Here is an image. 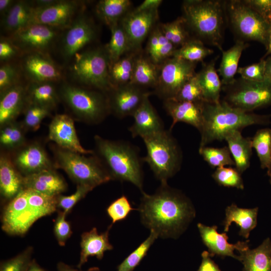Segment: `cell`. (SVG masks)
<instances>
[{
	"mask_svg": "<svg viewBox=\"0 0 271 271\" xmlns=\"http://www.w3.org/2000/svg\"><path fill=\"white\" fill-rule=\"evenodd\" d=\"M24 177L13 164L10 154L0 156V191L2 196L11 200L24 189Z\"/></svg>",
	"mask_w": 271,
	"mask_h": 271,
	"instance_id": "obj_27",
	"label": "cell"
},
{
	"mask_svg": "<svg viewBox=\"0 0 271 271\" xmlns=\"http://www.w3.org/2000/svg\"><path fill=\"white\" fill-rule=\"evenodd\" d=\"M62 32L47 25L32 24L6 36L22 54L36 52L50 55L56 47Z\"/></svg>",
	"mask_w": 271,
	"mask_h": 271,
	"instance_id": "obj_12",
	"label": "cell"
},
{
	"mask_svg": "<svg viewBox=\"0 0 271 271\" xmlns=\"http://www.w3.org/2000/svg\"><path fill=\"white\" fill-rule=\"evenodd\" d=\"M10 157L16 168L24 177L55 168L45 150L37 142L26 143L13 151Z\"/></svg>",
	"mask_w": 271,
	"mask_h": 271,
	"instance_id": "obj_18",
	"label": "cell"
},
{
	"mask_svg": "<svg viewBox=\"0 0 271 271\" xmlns=\"http://www.w3.org/2000/svg\"><path fill=\"white\" fill-rule=\"evenodd\" d=\"M17 61L27 83H60L65 80L63 68L52 59L50 55L36 52L24 53Z\"/></svg>",
	"mask_w": 271,
	"mask_h": 271,
	"instance_id": "obj_14",
	"label": "cell"
},
{
	"mask_svg": "<svg viewBox=\"0 0 271 271\" xmlns=\"http://www.w3.org/2000/svg\"><path fill=\"white\" fill-rule=\"evenodd\" d=\"M266 50V53H265L263 57L262 58L263 59H265V58L266 56H268L271 55V28H270L269 36H268L267 47Z\"/></svg>",
	"mask_w": 271,
	"mask_h": 271,
	"instance_id": "obj_63",
	"label": "cell"
},
{
	"mask_svg": "<svg viewBox=\"0 0 271 271\" xmlns=\"http://www.w3.org/2000/svg\"><path fill=\"white\" fill-rule=\"evenodd\" d=\"M48 139L63 149L82 154H94L84 149L76 133L73 118L67 114H56L49 125Z\"/></svg>",
	"mask_w": 271,
	"mask_h": 271,
	"instance_id": "obj_20",
	"label": "cell"
},
{
	"mask_svg": "<svg viewBox=\"0 0 271 271\" xmlns=\"http://www.w3.org/2000/svg\"><path fill=\"white\" fill-rule=\"evenodd\" d=\"M162 2L163 1L162 0H145L138 7L136 8L133 11L141 12L158 10L159 7Z\"/></svg>",
	"mask_w": 271,
	"mask_h": 271,
	"instance_id": "obj_57",
	"label": "cell"
},
{
	"mask_svg": "<svg viewBox=\"0 0 271 271\" xmlns=\"http://www.w3.org/2000/svg\"><path fill=\"white\" fill-rule=\"evenodd\" d=\"M95 151L112 180L129 182L143 192V173L137 151L130 144L94 137Z\"/></svg>",
	"mask_w": 271,
	"mask_h": 271,
	"instance_id": "obj_4",
	"label": "cell"
},
{
	"mask_svg": "<svg viewBox=\"0 0 271 271\" xmlns=\"http://www.w3.org/2000/svg\"><path fill=\"white\" fill-rule=\"evenodd\" d=\"M199 153L203 159L212 168L222 167L225 166H234L235 163L231 157V153L227 147L220 148L204 147L199 148Z\"/></svg>",
	"mask_w": 271,
	"mask_h": 271,
	"instance_id": "obj_44",
	"label": "cell"
},
{
	"mask_svg": "<svg viewBox=\"0 0 271 271\" xmlns=\"http://www.w3.org/2000/svg\"><path fill=\"white\" fill-rule=\"evenodd\" d=\"M22 53L7 36H1L0 39L1 64L16 61Z\"/></svg>",
	"mask_w": 271,
	"mask_h": 271,
	"instance_id": "obj_54",
	"label": "cell"
},
{
	"mask_svg": "<svg viewBox=\"0 0 271 271\" xmlns=\"http://www.w3.org/2000/svg\"><path fill=\"white\" fill-rule=\"evenodd\" d=\"M17 61L1 65L0 93L25 82Z\"/></svg>",
	"mask_w": 271,
	"mask_h": 271,
	"instance_id": "obj_45",
	"label": "cell"
},
{
	"mask_svg": "<svg viewBox=\"0 0 271 271\" xmlns=\"http://www.w3.org/2000/svg\"><path fill=\"white\" fill-rule=\"evenodd\" d=\"M68 65L72 83L106 94L113 87L109 77L110 62L104 46L82 50Z\"/></svg>",
	"mask_w": 271,
	"mask_h": 271,
	"instance_id": "obj_6",
	"label": "cell"
},
{
	"mask_svg": "<svg viewBox=\"0 0 271 271\" xmlns=\"http://www.w3.org/2000/svg\"><path fill=\"white\" fill-rule=\"evenodd\" d=\"M225 1L187 0L182 5V17L193 37L221 52L227 25Z\"/></svg>",
	"mask_w": 271,
	"mask_h": 271,
	"instance_id": "obj_3",
	"label": "cell"
},
{
	"mask_svg": "<svg viewBox=\"0 0 271 271\" xmlns=\"http://www.w3.org/2000/svg\"><path fill=\"white\" fill-rule=\"evenodd\" d=\"M164 36L177 48L181 47L193 36L182 17L173 21L159 25Z\"/></svg>",
	"mask_w": 271,
	"mask_h": 271,
	"instance_id": "obj_42",
	"label": "cell"
},
{
	"mask_svg": "<svg viewBox=\"0 0 271 271\" xmlns=\"http://www.w3.org/2000/svg\"><path fill=\"white\" fill-rule=\"evenodd\" d=\"M26 82L0 93V125L16 120L26 106Z\"/></svg>",
	"mask_w": 271,
	"mask_h": 271,
	"instance_id": "obj_25",
	"label": "cell"
},
{
	"mask_svg": "<svg viewBox=\"0 0 271 271\" xmlns=\"http://www.w3.org/2000/svg\"><path fill=\"white\" fill-rule=\"evenodd\" d=\"M16 2V1L14 0H0V14L1 18H3L8 13Z\"/></svg>",
	"mask_w": 271,
	"mask_h": 271,
	"instance_id": "obj_58",
	"label": "cell"
},
{
	"mask_svg": "<svg viewBox=\"0 0 271 271\" xmlns=\"http://www.w3.org/2000/svg\"><path fill=\"white\" fill-rule=\"evenodd\" d=\"M201 256V263L197 271H221L218 265L211 258L208 251H203Z\"/></svg>",
	"mask_w": 271,
	"mask_h": 271,
	"instance_id": "obj_56",
	"label": "cell"
},
{
	"mask_svg": "<svg viewBox=\"0 0 271 271\" xmlns=\"http://www.w3.org/2000/svg\"><path fill=\"white\" fill-rule=\"evenodd\" d=\"M240 174L236 169L222 167L216 168L212 177L219 185L243 190L244 185Z\"/></svg>",
	"mask_w": 271,
	"mask_h": 271,
	"instance_id": "obj_47",
	"label": "cell"
},
{
	"mask_svg": "<svg viewBox=\"0 0 271 271\" xmlns=\"http://www.w3.org/2000/svg\"><path fill=\"white\" fill-rule=\"evenodd\" d=\"M33 249L29 246L16 256L2 261L0 271H27L31 261Z\"/></svg>",
	"mask_w": 271,
	"mask_h": 271,
	"instance_id": "obj_49",
	"label": "cell"
},
{
	"mask_svg": "<svg viewBox=\"0 0 271 271\" xmlns=\"http://www.w3.org/2000/svg\"><path fill=\"white\" fill-rule=\"evenodd\" d=\"M96 26L85 12H82L72 24L62 31L56 47L65 64L96 38Z\"/></svg>",
	"mask_w": 271,
	"mask_h": 271,
	"instance_id": "obj_11",
	"label": "cell"
},
{
	"mask_svg": "<svg viewBox=\"0 0 271 271\" xmlns=\"http://www.w3.org/2000/svg\"><path fill=\"white\" fill-rule=\"evenodd\" d=\"M55 168L46 169L24 178L25 189H29L52 196L65 191L67 184Z\"/></svg>",
	"mask_w": 271,
	"mask_h": 271,
	"instance_id": "obj_24",
	"label": "cell"
},
{
	"mask_svg": "<svg viewBox=\"0 0 271 271\" xmlns=\"http://www.w3.org/2000/svg\"><path fill=\"white\" fill-rule=\"evenodd\" d=\"M58 87L60 101L71 116L89 124L98 123L110 113L107 94L101 91L66 81Z\"/></svg>",
	"mask_w": 271,
	"mask_h": 271,
	"instance_id": "obj_5",
	"label": "cell"
},
{
	"mask_svg": "<svg viewBox=\"0 0 271 271\" xmlns=\"http://www.w3.org/2000/svg\"><path fill=\"white\" fill-rule=\"evenodd\" d=\"M197 63L172 57L160 65L156 94L164 100L173 98L183 85L195 75Z\"/></svg>",
	"mask_w": 271,
	"mask_h": 271,
	"instance_id": "obj_13",
	"label": "cell"
},
{
	"mask_svg": "<svg viewBox=\"0 0 271 271\" xmlns=\"http://www.w3.org/2000/svg\"><path fill=\"white\" fill-rule=\"evenodd\" d=\"M160 72V65L154 63L146 55L139 53L134 61L130 83L143 88L157 86Z\"/></svg>",
	"mask_w": 271,
	"mask_h": 271,
	"instance_id": "obj_34",
	"label": "cell"
},
{
	"mask_svg": "<svg viewBox=\"0 0 271 271\" xmlns=\"http://www.w3.org/2000/svg\"><path fill=\"white\" fill-rule=\"evenodd\" d=\"M27 189L28 193L27 207L13 222L3 228L9 234H25L36 220L51 214L57 209V196H49L32 189Z\"/></svg>",
	"mask_w": 271,
	"mask_h": 271,
	"instance_id": "obj_15",
	"label": "cell"
},
{
	"mask_svg": "<svg viewBox=\"0 0 271 271\" xmlns=\"http://www.w3.org/2000/svg\"><path fill=\"white\" fill-rule=\"evenodd\" d=\"M55 221L54 231L59 245L63 246L71 236L72 231L70 223L66 220L67 213L59 210Z\"/></svg>",
	"mask_w": 271,
	"mask_h": 271,
	"instance_id": "obj_53",
	"label": "cell"
},
{
	"mask_svg": "<svg viewBox=\"0 0 271 271\" xmlns=\"http://www.w3.org/2000/svg\"><path fill=\"white\" fill-rule=\"evenodd\" d=\"M111 38L104 46L110 62V65L117 61L132 49L126 33L120 22L109 28Z\"/></svg>",
	"mask_w": 271,
	"mask_h": 271,
	"instance_id": "obj_38",
	"label": "cell"
},
{
	"mask_svg": "<svg viewBox=\"0 0 271 271\" xmlns=\"http://www.w3.org/2000/svg\"><path fill=\"white\" fill-rule=\"evenodd\" d=\"M258 208H241L233 203L225 209V218L223 222L224 231H229L232 222H235L240 228L239 235L248 238L250 232L257 225Z\"/></svg>",
	"mask_w": 271,
	"mask_h": 271,
	"instance_id": "obj_31",
	"label": "cell"
},
{
	"mask_svg": "<svg viewBox=\"0 0 271 271\" xmlns=\"http://www.w3.org/2000/svg\"><path fill=\"white\" fill-rule=\"evenodd\" d=\"M218 56L207 63H202L201 70L196 75L203 91L205 102L217 103L220 97L222 84L215 69V63Z\"/></svg>",
	"mask_w": 271,
	"mask_h": 271,
	"instance_id": "obj_30",
	"label": "cell"
},
{
	"mask_svg": "<svg viewBox=\"0 0 271 271\" xmlns=\"http://www.w3.org/2000/svg\"><path fill=\"white\" fill-rule=\"evenodd\" d=\"M159 19L158 10L130 11L120 21L132 51H140L142 43L155 27Z\"/></svg>",
	"mask_w": 271,
	"mask_h": 271,
	"instance_id": "obj_19",
	"label": "cell"
},
{
	"mask_svg": "<svg viewBox=\"0 0 271 271\" xmlns=\"http://www.w3.org/2000/svg\"><path fill=\"white\" fill-rule=\"evenodd\" d=\"M252 139V146L255 149L260 162V167L266 169L271 184V129L258 130Z\"/></svg>",
	"mask_w": 271,
	"mask_h": 271,
	"instance_id": "obj_39",
	"label": "cell"
},
{
	"mask_svg": "<svg viewBox=\"0 0 271 271\" xmlns=\"http://www.w3.org/2000/svg\"><path fill=\"white\" fill-rule=\"evenodd\" d=\"M86 3L83 1L58 0L48 7L34 8L30 24H43L63 31L86 9Z\"/></svg>",
	"mask_w": 271,
	"mask_h": 271,
	"instance_id": "obj_16",
	"label": "cell"
},
{
	"mask_svg": "<svg viewBox=\"0 0 271 271\" xmlns=\"http://www.w3.org/2000/svg\"><path fill=\"white\" fill-rule=\"evenodd\" d=\"M58 0H35L32 1L35 9H42L55 4Z\"/></svg>",
	"mask_w": 271,
	"mask_h": 271,
	"instance_id": "obj_60",
	"label": "cell"
},
{
	"mask_svg": "<svg viewBox=\"0 0 271 271\" xmlns=\"http://www.w3.org/2000/svg\"><path fill=\"white\" fill-rule=\"evenodd\" d=\"M148 238L131 252L117 266L116 271H133L147 254L154 241L158 238L153 230Z\"/></svg>",
	"mask_w": 271,
	"mask_h": 271,
	"instance_id": "obj_43",
	"label": "cell"
},
{
	"mask_svg": "<svg viewBox=\"0 0 271 271\" xmlns=\"http://www.w3.org/2000/svg\"><path fill=\"white\" fill-rule=\"evenodd\" d=\"M197 227L202 241L207 247L211 257L215 255L230 256L238 260V255L234 253V250L238 251L249 246V240L238 241L235 244L229 243L226 232L219 233L217 226H208L199 223Z\"/></svg>",
	"mask_w": 271,
	"mask_h": 271,
	"instance_id": "obj_21",
	"label": "cell"
},
{
	"mask_svg": "<svg viewBox=\"0 0 271 271\" xmlns=\"http://www.w3.org/2000/svg\"><path fill=\"white\" fill-rule=\"evenodd\" d=\"M240 130L229 132L224 140L232 155L236 169L240 173L244 172L250 165L252 155V139L242 136Z\"/></svg>",
	"mask_w": 271,
	"mask_h": 271,
	"instance_id": "obj_33",
	"label": "cell"
},
{
	"mask_svg": "<svg viewBox=\"0 0 271 271\" xmlns=\"http://www.w3.org/2000/svg\"><path fill=\"white\" fill-rule=\"evenodd\" d=\"M175 100L196 103L204 102L203 91L196 73L181 88L174 98Z\"/></svg>",
	"mask_w": 271,
	"mask_h": 271,
	"instance_id": "obj_48",
	"label": "cell"
},
{
	"mask_svg": "<svg viewBox=\"0 0 271 271\" xmlns=\"http://www.w3.org/2000/svg\"><path fill=\"white\" fill-rule=\"evenodd\" d=\"M237 73L245 79L263 81L266 80L265 76V59L261 58L259 62L238 68Z\"/></svg>",
	"mask_w": 271,
	"mask_h": 271,
	"instance_id": "obj_52",
	"label": "cell"
},
{
	"mask_svg": "<svg viewBox=\"0 0 271 271\" xmlns=\"http://www.w3.org/2000/svg\"><path fill=\"white\" fill-rule=\"evenodd\" d=\"M93 190L91 187L77 185L76 191L69 196H64L60 194L57 196V209H61L66 213H68L73 206L80 200L83 199L87 194Z\"/></svg>",
	"mask_w": 271,
	"mask_h": 271,
	"instance_id": "obj_51",
	"label": "cell"
},
{
	"mask_svg": "<svg viewBox=\"0 0 271 271\" xmlns=\"http://www.w3.org/2000/svg\"><path fill=\"white\" fill-rule=\"evenodd\" d=\"M213 53V50L205 46L204 43L192 37L181 47L177 48L173 57L189 62H202L207 56Z\"/></svg>",
	"mask_w": 271,
	"mask_h": 271,
	"instance_id": "obj_41",
	"label": "cell"
},
{
	"mask_svg": "<svg viewBox=\"0 0 271 271\" xmlns=\"http://www.w3.org/2000/svg\"><path fill=\"white\" fill-rule=\"evenodd\" d=\"M27 271H46L33 259L32 260Z\"/></svg>",
	"mask_w": 271,
	"mask_h": 271,
	"instance_id": "obj_62",
	"label": "cell"
},
{
	"mask_svg": "<svg viewBox=\"0 0 271 271\" xmlns=\"http://www.w3.org/2000/svg\"><path fill=\"white\" fill-rule=\"evenodd\" d=\"M131 4L129 0H100L95 5V12L98 18L110 28L130 11Z\"/></svg>",
	"mask_w": 271,
	"mask_h": 271,
	"instance_id": "obj_35",
	"label": "cell"
},
{
	"mask_svg": "<svg viewBox=\"0 0 271 271\" xmlns=\"http://www.w3.org/2000/svg\"><path fill=\"white\" fill-rule=\"evenodd\" d=\"M265 76L266 79L271 81V55L265 59Z\"/></svg>",
	"mask_w": 271,
	"mask_h": 271,
	"instance_id": "obj_61",
	"label": "cell"
},
{
	"mask_svg": "<svg viewBox=\"0 0 271 271\" xmlns=\"http://www.w3.org/2000/svg\"><path fill=\"white\" fill-rule=\"evenodd\" d=\"M112 225L111 224L106 231L100 234L95 227L82 234L80 259L77 265L79 269L87 261L89 256H96L100 260L103 257L105 251L113 249L108 239L109 231Z\"/></svg>",
	"mask_w": 271,
	"mask_h": 271,
	"instance_id": "obj_26",
	"label": "cell"
},
{
	"mask_svg": "<svg viewBox=\"0 0 271 271\" xmlns=\"http://www.w3.org/2000/svg\"><path fill=\"white\" fill-rule=\"evenodd\" d=\"M226 23L234 34L236 41H257L266 49L271 23L263 18L244 0L225 1Z\"/></svg>",
	"mask_w": 271,
	"mask_h": 271,
	"instance_id": "obj_8",
	"label": "cell"
},
{
	"mask_svg": "<svg viewBox=\"0 0 271 271\" xmlns=\"http://www.w3.org/2000/svg\"><path fill=\"white\" fill-rule=\"evenodd\" d=\"M150 94L144 88L130 83L113 87L106 93L110 113L119 118L132 116Z\"/></svg>",
	"mask_w": 271,
	"mask_h": 271,
	"instance_id": "obj_17",
	"label": "cell"
},
{
	"mask_svg": "<svg viewBox=\"0 0 271 271\" xmlns=\"http://www.w3.org/2000/svg\"><path fill=\"white\" fill-rule=\"evenodd\" d=\"M55 168L63 170L77 185L96 187L112 180L108 171L97 157L62 149L53 148Z\"/></svg>",
	"mask_w": 271,
	"mask_h": 271,
	"instance_id": "obj_7",
	"label": "cell"
},
{
	"mask_svg": "<svg viewBox=\"0 0 271 271\" xmlns=\"http://www.w3.org/2000/svg\"><path fill=\"white\" fill-rule=\"evenodd\" d=\"M248 43L236 41L234 45L226 51L222 52V58L217 70L222 86L231 83L237 73L238 65L242 52L248 47Z\"/></svg>",
	"mask_w": 271,
	"mask_h": 271,
	"instance_id": "obj_36",
	"label": "cell"
},
{
	"mask_svg": "<svg viewBox=\"0 0 271 271\" xmlns=\"http://www.w3.org/2000/svg\"><path fill=\"white\" fill-rule=\"evenodd\" d=\"M143 140L147 150L143 161L148 164L161 184H167V180L181 166L182 154L178 143L165 130Z\"/></svg>",
	"mask_w": 271,
	"mask_h": 271,
	"instance_id": "obj_9",
	"label": "cell"
},
{
	"mask_svg": "<svg viewBox=\"0 0 271 271\" xmlns=\"http://www.w3.org/2000/svg\"><path fill=\"white\" fill-rule=\"evenodd\" d=\"M223 101L246 112L271 105V81H251L241 77L222 86Z\"/></svg>",
	"mask_w": 271,
	"mask_h": 271,
	"instance_id": "obj_10",
	"label": "cell"
},
{
	"mask_svg": "<svg viewBox=\"0 0 271 271\" xmlns=\"http://www.w3.org/2000/svg\"><path fill=\"white\" fill-rule=\"evenodd\" d=\"M34 9L32 1H16L8 13L1 19V26L7 36L30 25Z\"/></svg>",
	"mask_w": 271,
	"mask_h": 271,
	"instance_id": "obj_32",
	"label": "cell"
},
{
	"mask_svg": "<svg viewBox=\"0 0 271 271\" xmlns=\"http://www.w3.org/2000/svg\"><path fill=\"white\" fill-rule=\"evenodd\" d=\"M238 260L243 264L242 271H271V240L264 239L258 247H249L238 251Z\"/></svg>",
	"mask_w": 271,
	"mask_h": 271,
	"instance_id": "obj_29",
	"label": "cell"
},
{
	"mask_svg": "<svg viewBox=\"0 0 271 271\" xmlns=\"http://www.w3.org/2000/svg\"><path fill=\"white\" fill-rule=\"evenodd\" d=\"M26 131L22 123L16 120L1 126V147L12 152L20 148L26 143Z\"/></svg>",
	"mask_w": 271,
	"mask_h": 271,
	"instance_id": "obj_40",
	"label": "cell"
},
{
	"mask_svg": "<svg viewBox=\"0 0 271 271\" xmlns=\"http://www.w3.org/2000/svg\"><path fill=\"white\" fill-rule=\"evenodd\" d=\"M244 2L261 17L270 22L271 0H244Z\"/></svg>",
	"mask_w": 271,
	"mask_h": 271,
	"instance_id": "obj_55",
	"label": "cell"
},
{
	"mask_svg": "<svg viewBox=\"0 0 271 271\" xmlns=\"http://www.w3.org/2000/svg\"><path fill=\"white\" fill-rule=\"evenodd\" d=\"M57 84L48 82L27 83L26 105H39L51 111L54 110L61 102Z\"/></svg>",
	"mask_w": 271,
	"mask_h": 271,
	"instance_id": "obj_28",
	"label": "cell"
},
{
	"mask_svg": "<svg viewBox=\"0 0 271 271\" xmlns=\"http://www.w3.org/2000/svg\"><path fill=\"white\" fill-rule=\"evenodd\" d=\"M132 208L127 198L122 195L112 202L107 208L106 212L112 220L111 224L125 219Z\"/></svg>",
	"mask_w": 271,
	"mask_h": 271,
	"instance_id": "obj_50",
	"label": "cell"
},
{
	"mask_svg": "<svg viewBox=\"0 0 271 271\" xmlns=\"http://www.w3.org/2000/svg\"><path fill=\"white\" fill-rule=\"evenodd\" d=\"M203 123L199 131V148L214 141H222L230 132L253 124L271 123V114H257L246 112L231 107L223 100L217 103L204 102L202 104Z\"/></svg>",
	"mask_w": 271,
	"mask_h": 271,
	"instance_id": "obj_2",
	"label": "cell"
},
{
	"mask_svg": "<svg viewBox=\"0 0 271 271\" xmlns=\"http://www.w3.org/2000/svg\"><path fill=\"white\" fill-rule=\"evenodd\" d=\"M270 22H271V17H270Z\"/></svg>",
	"mask_w": 271,
	"mask_h": 271,
	"instance_id": "obj_64",
	"label": "cell"
},
{
	"mask_svg": "<svg viewBox=\"0 0 271 271\" xmlns=\"http://www.w3.org/2000/svg\"><path fill=\"white\" fill-rule=\"evenodd\" d=\"M57 271H84L74 268L63 262H60L57 264ZM85 271H101L97 267H92Z\"/></svg>",
	"mask_w": 271,
	"mask_h": 271,
	"instance_id": "obj_59",
	"label": "cell"
},
{
	"mask_svg": "<svg viewBox=\"0 0 271 271\" xmlns=\"http://www.w3.org/2000/svg\"><path fill=\"white\" fill-rule=\"evenodd\" d=\"M142 193L137 209L141 220L158 237L177 238L195 216L190 200L167 184H161L154 194Z\"/></svg>",
	"mask_w": 271,
	"mask_h": 271,
	"instance_id": "obj_1",
	"label": "cell"
},
{
	"mask_svg": "<svg viewBox=\"0 0 271 271\" xmlns=\"http://www.w3.org/2000/svg\"><path fill=\"white\" fill-rule=\"evenodd\" d=\"M147 97L132 116L134 121L129 130L132 137L142 139L163 131L162 120Z\"/></svg>",
	"mask_w": 271,
	"mask_h": 271,
	"instance_id": "obj_22",
	"label": "cell"
},
{
	"mask_svg": "<svg viewBox=\"0 0 271 271\" xmlns=\"http://www.w3.org/2000/svg\"><path fill=\"white\" fill-rule=\"evenodd\" d=\"M140 51H131L110 65L109 77L113 87L130 83L136 58Z\"/></svg>",
	"mask_w": 271,
	"mask_h": 271,
	"instance_id": "obj_37",
	"label": "cell"
},
{
	"mask_svg": "<svg viewBox=\"0 0 271 271\" xmlns=\"http://www.w3.org/2000/svg\"><path fill=\"white\" fill-rule=\"evenodd\" d=\"M181 101L173 98L164 100V107L172 117L171 129L178 122L189 124L199 131L203 123V103Z\"/></svg>",
	"mask_w": 271,
	"mask_h": 271,
	"instance_id": "obj_23",
	"label": "cell"
},
{
	"mask_svg": "<svg viewBox=\"0 0 271 271\" xmlns=\"http://www.w3.org/2000/svg\"><path fill=\"white\" fill-rule=\"evenodd\" d=\"M51 111L46 108L34 104H27L23 111L22 124L25 130L36 131L42 120L51 114Z\"/></svg>",
	"mask_w": 271,
	"mask_h": 271,
	"instance_id": "obj_46",
	"label": "cell"
}]
</instances>
